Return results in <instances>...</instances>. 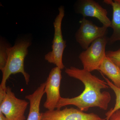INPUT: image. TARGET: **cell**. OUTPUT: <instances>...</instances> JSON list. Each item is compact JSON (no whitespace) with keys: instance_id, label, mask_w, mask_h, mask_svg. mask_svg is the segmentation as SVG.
Listing matches in <instances>:
<instances>
[{"instance_id":"cell-9","label":"cell","mask_w":120,"mask_h":120,"mask_svg":"<svg viewBox=\"0 0 120 120\" xmlns=\"http://www.w3.org/2000/svg\"><path fill=\"white\" fill-rule=\"evenodd\" d=\"M78 12L83 17H90L97 18L107 27H110L111 21L107 16V10L98 2L93 0H83L80 1L78 7Z\"/></svg>"},{"instance_id":"cell-8","label":"cell","mask_w":120,"mask_h":120,"mask_svg":"<svg viewBox=\"0 0 120 120\" xmlns=\"http://www.w3.org/2000/svg\"><path fill=\"white\" fill-rule=\"evenodd\" d=\"M41 120H106L96 114L86 113L73 107L47 110L41 113Z\"/></svg>"},{"instance_id":"cell-4","label":"cell","mask_w":120,"mask_h":120,"mask_svg":"<svg viewBox=\"0 0 120 120\" xmlns=\"http://www.w3.org/2000/svg\"><path fill=\"white\" fill-rule=\"evenodd\" d=\"M59 13L56 17L53 22L54 33L52 51L45 55V60L48 62L56 65L60 69L64 68L62 61L64 50L66 47V41L63 39L61 24L64 16V8L60 6L58 8Z\"/></svg>"},{"instance_id":"cell-16","label":"cell","mask_w":120,"mask_h":120,"mask_svg":"<svg viewBox=\"0 0 120 120\" xmlns=\"http://www.w3.org/2000/svg\"><path fill=\"white\" fill-rule=\"evenodd\" d=\"M108 120H120V109L112 114Z\"/></svg>"},{"instance_id":"cell-3","label":"cell","mask_w":120,"mask_h":120,"mask_svg":"<svg viewBox=\"0 0 120 120\" xmlns=\"http://www.w3.org/2000/svg\"><path fill=\"white\" fill-rule=\"evenodd\" d=\"M108 41L106 35L99 38L80 54L79 58L84 69L90 72L98 70L106 56V46Z\"/></svg>"},{"instance_id":"cell-6","label":"cell","mask_w":120,"mask_h":120,"mask_svg":"<svg viewBox=\"0 0 120 120\" xmlns=\"http://www.w3.org/2000/svg\"><path fill=\"white\" fill-rule=\"evenodd\" d=\"M80 23L79 28L76 34V40L85 50L94 41L105 35L108 28L105 26H98L85 17L83 18Z\"/></svg>"},{"instance_id":"cell-17","label":"cell","mask_w":120,"mask_h":120,"mask_svg":"<svg viewBox=\"0 0 120 120\" xmlns=\"http://www.w3.org/2000/svg\"><path fill=\"white\" fill-rule=\"evenodd\" d=\"M0 120H9L1 112H0Z\"/></svg>"},{"instance_id":"cell-2","label":"cell","mask_w":120,"mask_h":120,"mask_svg":"<svg viewBox=\"0 0 120 120\" xmlns=\"http://www.w3.org/2000/svg\"><path fill=\"white\" fill-rule=\"evenodd\" d=\"M30 42L27 40L17 42L13 46L8 49V56L6 66L1 72L2 77L0 88L7 90L6 83L9 77L12 75L21 73L23 75L26 84L30 81V75L24 69V61L28 54V48Z\"/></svg>"},{"instance_id":"cell-15","label":"cell","mask_w":120,"mask_h":120,"mask_svg":"<svg viewBox=\"0 0 120 120\" xmlns=\"http://www.w3.org/2000/svg\"><path fill=\"white\" fill-rule=\"evenodd\" d=\"M106 56L112 60L120 69V49L116 51L106 52Z\"/></svg>"},{"instance_id":"cell-10","label":"cell","mask_w":120,"mask_h":120,"mask_svg":"<svg viewBox=\"0 0 120 120\" xmlns=\"http://www.w3.org/2000/svg\"><path fill=\"white\" fill-rule=\"evenodd\" d=\"M45 82L41 84L32 94L25 97L30 103V110L26 120H41L40 106L42 98L45 94Z\"/></svg>"},{"instance_id":"cell-14","label":"cell","mask_w":120,"mask_h":120,"mask_svg":"<svg viewBox=\"0 0 120 120\" xmlns=\"http://www.w3.org/2000/svg\"><path fill=\"white\" fill-rule=\"evenodd\" d=\"M10 46L1 40L0 42V69L2 71L7 64L8 56V49Z\"/></svg>"},{"instance_id":"cell-11","label":"cell","mask_w":120,"mask_h":120,"mask_svg":"<svg viewBox=\"0 0 120 120\" xmlns=\"http://www.w3.org/2000/svg\"><path fill=\"white\" fill-rule=\"evenodd\" d=\"M103 2L110 5L112 8V18L110 27L113 30L112 34L109 38L108 43L112 45L117 41H120V4L114 0H105Z\"/></svg>"},{"instance_id":"cell-5","label":"cell","mask_w":120,"mask_h":120,"mask_svg":"<svg viewBox=\"0 0 120 120\" xmlns=\"http://www.w3.org/2000/svg\"><path fill=\"white\" fill-rule=\"evenodd\" d=\"M29 102L20 99L9 87H7L4 98L0 102V112L9 120H25V113Z\"/></svg>"},{"instance_id":"cell-12","label":"cell","mask_w":120,"mask_h":120,"mask_svg":"<svg viewBox=\"0 0 120 120\" xmlns=\"http://www.w3.org/2000/svg\"><path fill=\"white\" fill-rule=\"evenodd\" d=\"M98 70L120 88V69L109 58L106 56Z\"/></svg>"},{"instance_id":"cell-13","label":"cell","mask_w":120,"mask_h":120,"mask_svg":"<svg viewBox=\"0 0 120 120\" xmlns=\"http://www.w3.org/2000/svg\"><path fill=\"white\" fill-rule=\"evenodd\" d=\"M106 82L110 88L113 90L116 96V103L113 108H112L105 114L106 117V120H108L110 116L116 110L120 109V88L115 86L112 82L106 78L104 77Z\"/></svg>"},{"instance_id":"cell-1","label":"cell","mask_w":120,"mask_h":120,"mask_svg":"<svg viewBox=\"0 0 120 120\" xmlns=\"http://www.w3.org/2000/svg\"><path fill=\"white\" fill-rule=\"evenodd\" d=\"M65 72L70 77L80 80L84 86L81 94L74 98L61 97L56 109L68 105H73L83 112L87 111L92 107H98L106 110L111 100L109 92L101 90L109 88L106 81L99 79L91 72L75 67H71L65 69Z\"/></svg>"},{"instance_id":"cell-7","label":"cell","mask_w":120,"mask_h":120,"mask_svg":"<svg viewBox=\"0 0 120 120\" xmlns=\"http://www.w3.org/2000/svg\"><path fill=\"white\" fill-rule=\"evenodd\" d=\"M61 79V69L56 67L52 69L45 82L46 98L43 106L48 110H55L61 97L60 92Z\"/></svg>"},{"instance_id":"cell-18","label":"cell","mask_w":120,"mask_h":120,"mask_svg":"<svg viewBox=\"0 0 120 120\" xmlns=\"http://www.w3.org/2000/svg\"><path fill=\"white\" fill-rule=\"evenodd\" d=\"M115 0L120 4V0Z\"/></svg>"}]
</instances>
